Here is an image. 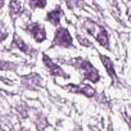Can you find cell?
<instances>
[{
    "label": "cell",
    "mask_w": 131,
    "mask_h": 131,
    "mask_svg": "<svg viewBox=\"0 0 131 131\" xmlns=\"http://www.w3.org/2000/svg\"><path fill=\"white\" fill-rule=\"evenodd\" d=\"M64 87L69 92L73 93H83L87 97H92L95 94V90L88 84H80V85L68 84Z\"/></svg>",
    "instance_id": "3957f363"
},
{
    "label": "cell",
    "mask_w": 131,
    "mask_h": 131,
    "mask_svg": "<svg viewBox=\"0 0 131 131\" xmlns=\"http://www.w3.org/2000/svg\"><path fill=\"white\" fill-rule=\"evenodd\" d=\"M54 43L56 45L63 47H69L71 46L72 39L67 29L63 28H59L55 33Z\"/></svg>",
    "instance_id": "7a4b0ae2"
},
{
    "label": "cell",
    "mask_w": 131,
    "mask_h": 131,
    "mask_svg": "<svg viewBox=\"0 0 131 131\" xmlns=\"http://www.w3.org/2000/svg\"><path fill=\"white\" fill-rule=\"evenodd\" d=\"M15 42L20 49H21L23 51L26 52V51L27 50V47L25 45V43H23V40H19V38H17V39L15 40Z\"/></svg>",
    "instance_id": "9c48e42d"
},
{
    "label": "cell",
    "mask_w": 131,
    "mask_h": 131,
    "mask_svg": "<svg viewBox=\"0 0 131 131\" xmlns=\"http://www.w3.org/2000/svg\"><path fill=\"white\" fill-rule=\"evenodd\" d=\"M100 58L102 60V62L104 65L109 75L113 79H115V80L117 79L116 74L113 69V63L110 59L106 56H102V55H101Z\"/></svg>",
    "instance_id": "8992f818"
},
{
    "label": "cell",
    "mask_w": 131,
    "mask_h": 131,
    "mask_svg": "<svg viewBox=\"0 0 131 131\" xmlns=\"http://www.w3.org/2000/svg\"><path fill=\"white\" fill-rule=\"evenodd\" d=\"M61 10L60 8L56 9L53 10L51 12L48 13L47 14V18L50 22L52 23L54 25H57L60 23V17H61Z\"/></svg>",
    "instance_id": "52a82bcc"
},
{
    "label": "cell",
    "mask_w": 131,
    "mask_h": 131,
    "mask_svg": "<svg viewBox=\"0 0 131 131\" xmlns=\"http://www.w3.org/2000/svg\"></svg>",
    "instance_id": "8fae6325"
},
{
    "label": "cell",
    "mask_w": 131,
    "mask_h": 131,
    "mask_svg": "<svg viewBox=\"0 0 131 131\" xmlns=\"http://www.w3.org/2000/svg\"><path fill=\"white\" fill-rule=\"evenodd\" d=\"M28 29L37 42H42L46 38V32L44 28L40 24L36 23L30 24L28 26Z\"/></svg>",
    "instance_id": "5b68a950"
},
{
    "label": "cell",
    "mask_w": 131,
    "mask_h": 131,
    "mask_svg": "<svg viewBox=\"0 0 131 131\" xmlns=\"http://www.w3.org/2000/svg\"><path fill=\"white\" fill-rule=\"evenodd\" d=\"M74 65L83 71V75L85 79H88L93 83H97L100 79L98 71L88 61L82 58L75 59Z\"/></svg>",
    "instance_id": "6da1fadb"
},
{
    "label": "cell",
    "mask_w": 131,
    "mask_h": 131,
    "mask_svg": "<svg viewBox=\"0 0 131 131\" xmlns=\"http://www.w3.org/2000/svg\"><path fill=\"white\" fill-rule=\"evenodd\" d=\"M8 65V63H7L0 62V70H3V69H6V68H5V67H6Z\"/></svg>",
    "instance_id": "30bf717a"
},
{
    "label": "cell",
    "mask_w": 131,
    "mask_h": 131,
    "mask_svg": "<svg viewBox=\"0 0 131 131\" xmlns=\"http://www.w3.org/2000/svg\"><path fill=\"white\" fill-rule=\"evenodd\" d=\"M43 63L46 65L49 71L52 75H60V76H65V74H64L62 69L57 65L56 64L54 63L52 60L49 58L47 56L43 54Z\"/></svg>",
    "instance_id": "277c9868"
},
{
    "label": "cell",
    "mask_w": 131,
    "mask_h": 131,
    "mask_svg": "<svg viewBox=\"0 0 131 131\" xmlns=\"http://www.w3.org/2000/svg\"><path fill=\"white\" fill-rule=\"evenodd\" d=\"M30 3V6H31L33 8L36 7H40L43 8L46 6V1H29Z\"/></svg>",
    "instance_id": "ba28073f"
}]
</instances>
